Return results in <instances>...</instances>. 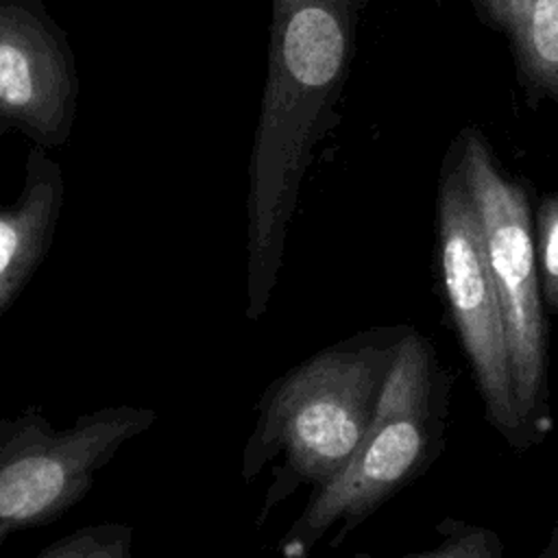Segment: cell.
Here are the masks:
<instances>
[{"label": "cell", "mask_w": 558, "mask_h": 558, "mask_svg": "<svg viewBox=\"0 0 558 558\" xmlns=\"http://www.w3.org/2000/svg\"><path fill=\"white\" fill-rule=\"evenodd\" d=\"M349 0H270L268 68L248 166L251 316L268 299L312 146L349 57Z\"/></svg>", "instance_id": "cell-1"}, {"label": "cell", "mask_w": 558, "mask_h": 558, "mask_svg": "<svg viewBox=\"0 0 558 558\" xmlns=\"http://www.w3.org/2000/svg\"><path fill=\"white\" fill-rule=\"evenodd\" d=\"M436 362L416 333L401 336L373 423L349 464L318 486L294 525V543L307 547L336 521L342 532L366 519L384 499L421 473L438 429Z\"/></svg>", "instance_id": "cell-2"}, {"label": "cell", "mask_w": 558, "mask_h": 558, "mask_svg": "<svg viewBox=\"0 0 558 558\" xmlns=\"http://www.w3.org/2000/svg\"><path fill=\"white\" fill-rule=\"evenodd\" d=\"M401 338L362 340L323 351L272 390L262 418L268 447L318 486L336 477L362 445Z\"/></svg>", "instance_id": "cell-3"}, {"label": "cell", "mask_w": 558, "mask_h": 558, "mask_svg": "<svg viewBox=\"0 0 558 558\" xmlns=\"http://www.w3.org/2000/svg\"><path fill=\"white\" fill-rule=\"evenodd\" d=\"M458 166L480 220L488 268L501 301L521 416L530 432L547 427L545 305L527 196L521 185L504 177L484 137L475 131H469L462 142Z\"/></svg>", "instance_id": "cell-4"}, {"label": "cell", "mask_w": 558, "mask_h": 558, "mask_svg": "<svg viewBox=\"0 0 558 558\" xmlns=\"http://www.w3.org/2000/svg\"><path fill=\"white\" fill-rule=\"evenodd\" d=\"M438 251L449 310L473 366L486 414L510 445L527 447L530 427L514 392L506 318L458 161L440 185Z\"/></svg>", "instance_id": "cell-5"}, {"label": "cell", "mask_w": 558, "mask_h": 558, "mask_svg": "<svg viewBox=\"0 0 558 558\" xmlns=\"http://www.w3.org/2000/svg\"><path fill=\"white\" fill-rule=\"evenodd\" d=\"M81 78L68 33L44 0H0V137L41 148L68 144Z\"/></svg>", "instance_id": "cell-6"}, {"label": "cell", "mask_w": 558, "mask_h": 558, "mask_svg": "<svg viewBox=\"0 0 558 558\" xmlns=\"http://www.w3.org/2000/svg\"><path fill=\"white\" fill-rule=\"evenodd\" d=\"M150 421L153 412L140 408L100 410L0 464V538L15 527L50 521L81 499L94 471Z\"/></svg>", "instance_id": "cell-7"}, {"label": "cell", "mask_w": 558, "mask_h": 558, "mask_svg": "<svg viewBox=\"0 0 558 558\" xmlns=\"http://www.w3.org/2000/svg\"><path fill=\"white\" fill-rule=\"evenodd\" d=\"M63 190L61 166L46 148L31 146L17 201L0 203V314L44 259L63 207Z\"/></svg>", "instance_id": "cell-8"}, {"label": "cell", "mask_w": 558, "mask_h": 558, "mask_svg": "<svg viewBox=\"0 0 558 558\" xmlns=\"http://www.w3.org/2000/svg\"><path fill=\"white\" fill-rule=\"evenodd\" d=\"M499 26L517 52L525 76L558 92V0H473Z\"/></svg>", "instance_id": "cell-9"}, {"label": "cell", "mask_w": 558, "mask_h": 558, "mask_svg": "<svg viewBox=\"0 0 558 558\" xmlns=\"http://www.w3.org/2000/svg\"><path fill=\"white\" fill-rule=\"evenodd\" d=\"M37 558H131V530L124 525H100L74 532Z\"/></svg>", "instance_id": "cell-10"}, {"label": "cell", "mask_w": 558, "mask_h": 558, "mask_svg": "<svg viewBox=\"0 0 558 558\" xmlns=\"http://www.w3.org/2000/svg\"><path fill=\"white\" fill-rule=\"evenodd\" d=\"M536 264L543 305L558 312V196H547L538 209Z\"/></svg>", "instance_id": "cell-11"}, {"label": "cell", "mask_w": 558, "mask_h": 558, "mask_svg": "<svg viewBox=\"0 0 558 558\" xmlns=\"http://www.w3.org/2000/svg\"><path fill=\"white\" fill-rule=\"evenodd\" d=\"M355 558H368L364 554ZM410 558H504V549L493 530L477 525H456L440 545Z\"/></svg>", "instance_id": "cell-12"}, {"label": "cell", "mask_w": 558, "mask_h": 558, "mask_svg": "<svg viewBox=\"0 0 558 558\" xmlns=\"http://www.w3.org/2000/svg\"><path fill=\"white\" fill-rule=\"evenodd\" d=\"M536 558H558V525L554 527V532H551V536H549L545 549H541V554H538Z\"/></svg>", "instance_id": "cell-13"}]
</instances>
